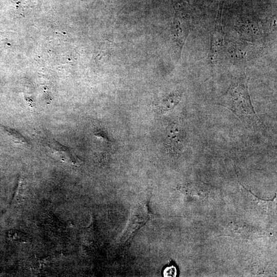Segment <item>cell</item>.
Listing matches in <instances>:
<instances>
[{
  "mask_svg": "<svg viewBox=\"0 0 277 277\" xmlns=\"http://www.w3.org/2000/svg\"><path fill=\"white\" fill-rule=\"evenodd\" d=\"M220 104L231 110L242 121L254 124L259 122L251 103L246 76L234 78Z\"/></svg>",
  "mask_w": 277,
  "mask_h": 277,
  "instance_id": "obj_1",
  "label": "cell"
},
{
  "mask_svg": "<svg viewBox=\"0 0 277 277\" xmlns=\"http://www.w3.org/2000/svg\"><path fill=\"white\" fill-rule=\"evenodd\" d=\"M222 8L219 10L214 27L210 34V58L213 61L222 50L224 44V33L222 24Z\"/></svg>",
  "mask_w": 277,
  "mask_h": 277,
  "instance_id": "obj_2",
  "label": "cell"
},
{
  "mask_svg": "<svg viewBox=\"0 0 277 277\" xmlns=\"http://www.w3.org/2000/svg\"><path fill=\"white\" fill-rule=\"evenodd\" d=\"M167 139L170 152L175 154L182 152L184 147V135L176 125L171 126L168 130Z\"/></svg>",
  "mask_w": 277,
  "mask_h": 277,
  "instance_id": "obj_3",
  "label": "cell"
},
{
  "mask_svg": "<svg viewBox=\"0 0 277 277\" xmlns=\"http://www.w3.org/2000/svg\"><path fill=\"white\" fill-rule=\"evenodd\" d=\"M189 22H185L181 18L176 17L174 22L173 36L175 42L182 50L186 38L189 33Z\"/></svg>",
  "mask_w": 277,
  "mask_h": 277,
  "instance_id": "obj_4",
  "label": "cell"
},
{
  "mask_svg": "<svg viewBox=\"0 0 277 277\" xmlns=\"http://www.w3.org/2000/svg\"><path fill=\"white\" fill-rule=\"evenodd\" d=\"M182 94L179 92H173L164 97L156 106L159 113H165L172 110L180 102Z\"/></svg>",
  "mask_w": 277,
  "mask_h": 277,
  "instance_id": "obj_5",
  "label": "cell"
},
{
  "mask_svg": "<svg viewBox=\"0 0 277 277\" xmlns=\"http://www.w3.org/2000/svg\"><path fill=\"white\" fill-rule=\"evenodd\" d=\"M48 146L52 152L64 162L73 163L75 158L71 150L55 141L48 143Z\"/></svg>",
  "mask_w": 277,
  "mask_h": 277,
  "instance_id": "obj_6",
  "label": "cell"
},
{
  "mask_svg": "<svg viewBox=\"0 0 277 277\" xmlns=\"http://www.w3.org/2000/svg\"><path fill=\"white\" fill-rule=\"evenodd\" d=\"M8 237L11 241L17 243H27L29 238L26 233L17 230H10L8 233Z\"/></svg>",
  "mask_w": 277,
  "mask_h": 277,
  "instance_id": "obj_7",
  "label": "cell"
},
{
  "mask_svg": "<svg viewBox=\"0 0 277 277\" xmlns=\"http://www.w3.org/2000/svg\"><path fill=\"white\" fill-rule=\"evenodd\" d=\"M176 269L174 266H171L166 268L164 271V276H175Z\"/></svg>",
  "mask_w": 277,
  "mask_h": 277,
  "instance_id": "obj_8",
  "label": "cell"
}]
</instances>
